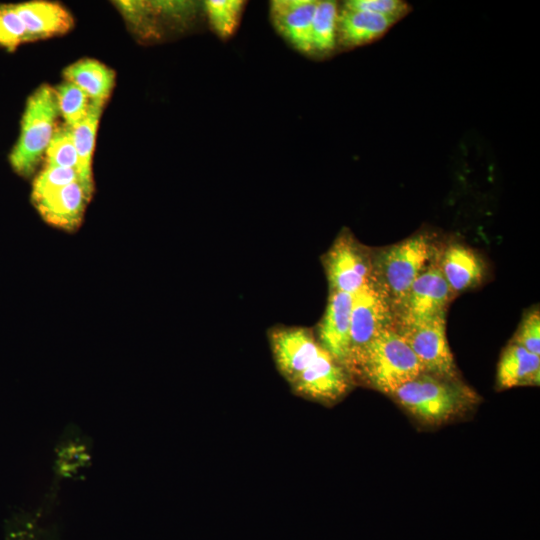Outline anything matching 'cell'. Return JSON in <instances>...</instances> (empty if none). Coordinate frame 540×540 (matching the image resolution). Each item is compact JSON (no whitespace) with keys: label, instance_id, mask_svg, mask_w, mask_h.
I'll use <instances>...</instances> for the list:
<instances>
[{"label":"cell","instance_id":"cell-1","mask_svg":"<svg viewBox=\"0 0 540 540\" xmlns=\"http://www.w3.org/2000/svg\"><path fill=\"white\" fill-rule=\"evenodd\" d=\"M346 369L351 377L357 376L388 395L423 372L417 357L394 326L381 331L353 353Z\"/></svg>","mask_w":540,"mask_h":540},{"label":"cell","instance_id":"cell-2","mask_svg":"<svg viewBox=\"0 0 540 540\" xmlns=\"http://www.w3.org/2000/svg\"><path fill=\"white\" fill-rule=\"evenodd\" d=\"M391 396L417 420L429 425L463 415L479 401L477 393L458 378L426 372L399 387Z\"/></svg>","mask_w":540,"mask_h":540},{"label":"cell","instance_id":"cell-3","mask_svg":"<svg viewBox=\"0 0 540 540\" xmlns=\"http://www.w3.org/2000/svg\"><path fill=\"white\" fill-rule=\"evenodd\" d=\"M439 252L427 233L373 251V282L387 297L393 312Z\"/></svg>","mask_w":540,"mask_h":540},{"label":"cell","instance_id":"cell-4","mask_svg":"<svg viewBox=\"0 0 540 540\" xmlns=\"http://www.w3.org/2000/svg\"><path fill=\"white\" fill-rule=\"evenodd\" d=\"M59 115L54 89L43 84L27 100L19 138L10 153V164L23 177L31 176L53 137Z\"/></svg>","mask_w":540,"mask_h":540},{"label":"cell","instance_id":"cell-5","mask_svg":"<svg viewBox=\"0 0 540 540\" xmlns=\"http://www.w3.org/2000/svg\"><path fill=\"white\" fill-rule=\"evenodd\" d=\"M329 292L355 294L373 280V251L343 229L322 259Z\"/></svg>","mask_w":540,"mask_h":540},{"label":"cell","instance_id":"cell-6","mask_svg":"<svg viewBox=\"0 0 540 540\" xmlns=\"http://www.w3.org/2000/svg\"><path fill=\"white\" fill-rule=\"evenodd\" d=\"M438 256L417 277L394 310L395 327L411 326L446 313L454 293L440 270Z\"/></svg>","mask_w":540,"mask_h":540},{"label":"cell","instance_id":"cell-7","mask_svg":"<svg viewBox=\"0 0 540 540\" xmlns=\"http://www.w3.org/2000/svg\"><path fill=\"white\" fill-rule=\"evenodd\" d=\"M395 329L417 357L423 372L446 378H458L457 367L446 336V313Z\"/></svg>","mask_w":540,"mask_h":540},{"label":"cell","instance_id":"cell-8","mask_svg":"<svg viewBox=\"0 0 540 540\" xmlns=\"http://www.w3.org/2000/svg\"><path fill=\"white\" fill-rule=\"evenodd\" d=\"M393 326L395 317L392 306L372 280L352 295L350 356L381 331Z\"/></svg>","mask_w":540,"mask_h":540},{"label":"cell","instance_id":"cell-9","mask_svg":"<svg viewBox=\"0 0 540 540\" xmlns=\"http://www.w3.org/2000/svg\"><path fill=\"white\" fill-rule=\"evenodd\" d=\"M269 342L277 368L289 383L323 350L314 333L303 327L273 328Z\"/></svg>","mask_w":540,"mask_h":540},{"label":"cell","instance_id":"cell-10","mask_svg":"<svg viewBox=\"0 0 540 540\" xmlns=\"http://www.w3.org/2000/svg\"><path fill=\"white\" fill-rule=\"evenodd\" d=\"M351 375L324 349L292 382L293 391L303 397L333 402L349 390Z\"/></svg>","mask_w":540,"mask_h":540},{"label":"cell","instance_id":"cell-11","mask_svg":"<svg viewBox=\"0 0 540 540\" xmlns=\"http://www.w3.org/2000/svg\"><path fill=\"white\" fill-rule=\"evenodd\" d=\"M93 189L74 182L33 201L41 217L50 225L74 231L82 223Z\"/></svg>","mask_w":540,"mask_h":540},{"label":"cell","instance_id":"cell-12","mask_svg":"<svg viewBox=\"0 0 540 540\" xmlns=\"http://www.w3.org/2000/svg\"><path fill=\"white\" fill-rule=\"evenodd\" d=\"M352 295L329 292L327 306L317 326L316 338L336 361L347 366L350 356V316Z\"/></svg>","mask_w":540,"mask_h":540},{"label":"cell","instance_id":"cell-13","mask_svg":"<svg viewBox=\"0 0 540 540\" xmlns=\"http://www.w3.org/2000/svg\"><path fill=\"white\" fill-rule=\"evenodd\" d=\"M316 0H274L270 3V18L278 33L296 50L312 54V22Z\"/></svg>","mask_w":540,"mask_h":540},{"label":"cell","instance_id":"cell-14","mask_svg":"<svg viewBox=\"0 0 540 540\" xmlns=\"http://www.w3.org/2000/svg\"><path fill=\"white\" fill-rule=\"evenodd\" d=\"M14 6L25 26L28 42L63 35L74 25L70 12L58 3L29 1Z\"/></svg>","mask_w":540,"mask_h":540},{"label":"cell","instance_id":"cell-15","mask_svg":"<svg viewBox=\"0 0 540 540\" xmlns=\"http://www.w3.org/2000/svg\"><path fill=\"white\" fill-rule=\"evenodd\" d=\"M398 20L341 6L337 23V45L351 49L372 43L386 34Z\"/></svg>","mask_w":540,"mask_h":540},{"label":"cell","instance_id":"cell-16","mask_svg":"<svg viewBox=\"0 0 540 540\" xmlns=\"http://www.w3.org/2000/svg\"><path fill=\"white\" fill-rule=\"evenodd\" d=\"M438 264L454 295L476 286L484 275L480 257L460 243H451L439 252Z\"/></svg>","mask_w":540,"mask_h":540},{"label":"cell","instance_id":"cell-17","mask_svg":"<svg viewBox=\"0 0 540 540\" xmlns=\"http://www.w3.org/2000/svg\"><path fill=\"white\" fill-rule=\"evenodd\" d=\"M496 381L500 389L539 385L540 356L510 342L498 362Z\"/></svg>","mask_w":540,"mask_h":540},{"label":"cell","instance_id":"cell-18","mask_svg":"<svg viewBox=\"0 0 540 540\" xmlns=\"http://www.w3.org/2000/svg\"><path fill=\"white\" fill-rule=\"evenodd\" d=\"M65 81H69L83 90L90 100L105 104L114 84L115 72L94 59H82L69 65L63 71Z\"/></svg>","mask_w":540,"mask_h":540},{"label":"cell","instance_id":"cell-19","mask_svg":"<svg viewBox=\"0 0 540 540\" xmlns=\"http://www.w3.org/2000/svg\"><path fill=\"white\" fill-rule=\"evenodd\" d=\"M103 106V104L92 102L87 115L70 127L78 155L81 181L86 187L93 190L92 158Z\"/></svg>","mask_w":540,"mask_h":540},{"label":"cell","instance_id":"cell-20","mask_svg":"<svg viewBox=\"0 0 540 540\" xmlns=\"http://www.w3.org/2000/svg\"><path fill=\"white\" fill-rule=\"evenodd\" d=\"M338 14L339 5L337 2L331 0L317 2L312 22V54L327 56L335 50Z\"/></svg>","mask_w":540,"mask_h":540},{"label":"cell","instance_id":"cell-21","mask_svg":"<svg viewBox=\"0 0 540 540\" xmlns=\"http://www.w3.org/2000/svg\"><path fill=\"white\" fill-rule=\"evenodd\" d=\"M245 2L241 0H207L204 2L208 22L221 39L231 37L236 31Z\"/></svg>","mask_w":540,"mask_h":540},{"label":"cell","instance_id":"cell-22","mask_svg":"<svg viewBox=\"0 0 540 540\" xmlns=\"http://www.w3.org/2000/svg\"><path fill=\"white\" fill-rule=\"evenodd\" d=\"M59 114L66 125L74 126L88 113L92 101L88 95L75 84L65 81L55 89Z\"/></svg>","mask_w":540,"mask_h":540},{"label":"cell","instance_id":"cell-23","mask_svg":"<svg viewBox=\"0 0 540 540\" xmlns=\"http://www.w3.org/2000/svg\"><path fill=\"white\" fill-rule=\"evenodd\" d=\"M44 155L45 166L72 168L79 172V160L71 128L66 124L56 127Z\"/></svg>","mask_w":540,"mask_h":540},{"label":"cell","instance_id":"cell-24","mask_svg":"<svg viewBox=\"0 0 540 540\" xmlns=\"http://www.w3.org/2000/svg\"><path fill=\"white\" fill-rule=\"evenodd\" d=\"M74 182L82 183L78 170L45 166L34 179L31 194L32 201Z\"/></svg>","mask_w":540,"mask_h":540},{"label":"cell","instance_id":"cell-25","mask_svg":"<svg viewBox=\"0 0 540 540\" xmlns=\"http://www.w3.org/2000/svg\"><path fill=\"white\" fill-rule=\"evenodd\" d=\"M26 42V29L14 4H0V47L13 51Z\"/></svg>","mask_w":540,"mask_h":540},{"label":"cell","instance_id":"cell-26","mask_svg":"<svg viewBox=\"0 0 540 540\" xmlns=\"http://www.w3.org/2000/svg\"><path fill=\"white\" fill-rule=\"evenodd\" d=\"M124 18L139 34L153 32L154 8L151 2L145 1H118L116 2Z\"/></svg>","mask_w":540,"mask_h":540},{"label":"cell","instance_id":"cell-27","mask_svg":"<svg viewBox=\"0 0 540 540\" xmlns=\"http://www.w3.org/2000/svg\"><path fill=\"white\" fill-rule=\"evenodd\" d=\"M342 6L391 17L398 21L411 11V6L402 0H349Z\"/></svg>","mask_w":540,"mask_h":540},{"label":"cell","instance_id":"cell-28","mask_svg":"<svg viewBox=\"0 0 540 540\" xmlns=\"http://www.w3.org/2000/svg\"><path fill=\"white\" fill-rule=\"evenodd\" d=\"M511 342L540 356V313L538 308L530 310L524 315Z\"/></svg>","mask_w":540,"mask_h":540}]
</instances>
